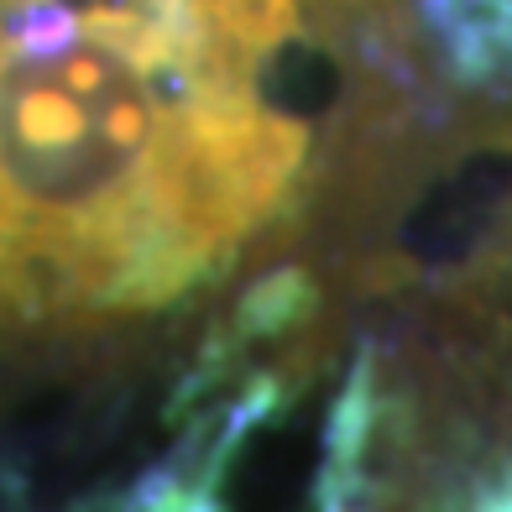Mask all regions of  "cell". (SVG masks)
<instances>
[{
	"label": "cell",
	"instance_id": "6da1fadb",
	"mask_svg": "<svg viewBox=\"0 0 512 512\" xmlns=\"http://www.w3.org/2000/svg\"><path fill=\"white\" fill-rule=\"evenodd\" d=\"M293 0H0V335L152 314L293 209Z\"/></svg>",
	"mask_w": 512,
	"mask_h": 512
}]
</instances>
